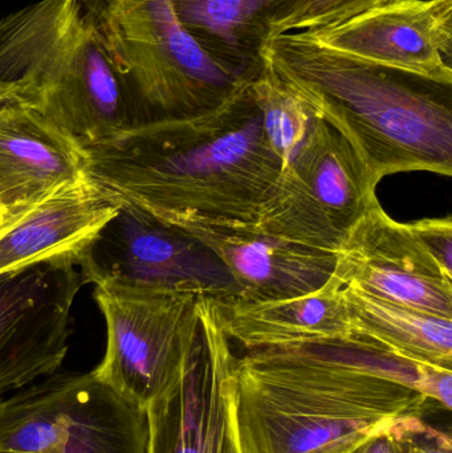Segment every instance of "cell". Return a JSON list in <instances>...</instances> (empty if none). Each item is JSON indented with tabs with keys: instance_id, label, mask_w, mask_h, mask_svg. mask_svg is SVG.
Instances as JSON below:
<instances>
[{
	"instance_id": "1",
	"label": "cell",
	"mask_w": 452,
	"mask_h": 453,
	"mask_svg": "<svg viewBox=\"0 0 452 453\" xmlns=\"http://www.w3.org/2000/svg\"><path fill=\"white\" fill-rule=\"evenodd\" d=\"M451 370L350 338L249 350L234 365L243 453H341L427 404L451 411Z\"/></svg>"
},
{
	"instance_id": "2",
	"label": "cell",
	"mask_w": 452,
	"mask_h": 453,
	"mask_svg": "<svg viewBox=\"0 0 452 453\" xmlns=\"http://www.w3.org/2000/svg\"><path fill=\"white\" fill-rule=\"evenodd\" d=\"M81 148L106 201L172 226L257 225L284 172L249 88L212 113L137 122Z\"/></svg>"
},
{
	"instance_id": "3",
	"label": "cell",
	"mask_w": 452,
	"mask_h": 453,
	"mask_svg": "<svg viewBox=\"0 0 452 453\" xmlns=\"http://www.w3.org/2000/svg\"><path fill=\"white\" fill-rule=\"evenodd\" d=\"M262 58L377 182L401 173L451 177L452 85L350 58L304 31L271 37Z\"/></svg>"
},
{
	"instance_id": "4",
	"label": "cell",
	"mask_w": 452,
	"mask_h": 453,
	"mask_svg": "<svg viewBox=\"0 0 452 453\" xmlns=\"http://www.w3.org/2000/svg\"><path fill=\"white\" fill-rule=\"evenodd\" d=\"M0 81L71 134L97 142L137 124L132 97L80 0H40L0 20Z\"/></svg>"
},
{
	"instance_id": "5",
	"label": "cell",
	"mask_w": 452,
	"mask_h": 453,
	"mask_svg": "<svg viewBox=\"0 0 452 453\" xmlns=\"http://www.w3.org/2000/svg\"><path fill=\"white\" fill-rule=\"evenodd\" d=\"M138 114L150 119L212 113L249 89L259 72L218 60L182 26L172 0H80Z\"/></svg>"
},
{
	"instance_id": "6",
	"label": "cell",
	"mask_w": 452,
	"mask_h": 453,
	"mask_svg": "<svg viewBox=\"0 0 452 453\" xmlns=\"http://www.w3.org/2000/svg\"><path fill=\"white\" fill-rule=\"evenodd\" d=\"M146 410L92 372H55L0 399V452L146 453Z\"/></svg>"
},
{
	"instance_id": "7",
	"label": "cell",
	"mask_w": 452,
	"mask_h": 453,
	"mask_svg": "<svg viewBox=\"0 0 452 453\" xmlns=\"http://www.w3.org/2000/svg\"><path fill=\"white\" fill-rule=\"evenodd\" d=\"M92 284L106 327L92 372L146 410L174 382L198 335V296L111 279Z\"/></svg>"
},
{
	"instance_id": "8",
	"label": "cell",
	"mask_w": 452,
	"mask_h": 453,
	"mask_svg": "<svg viewBox=\"0 0 452 453\" xmlns=\"http://www.w3.org/2000/svg\"><path fill=\"white\" fill-rule=\"evenodd\" d=\"M199 333L174 382L146 407V453H243L234 414L236 357L214 298L199 296Z\"/></svg>"
},
{
	"instance_id": "9",
	"label": "cell",
	"mask_w": 452,
	"mask_h": 453,
	"mask_svg": "<svg viewBox=\"0 0 452 453\" xmlns=\"http://www.w3.org/2000/svg\"><path fill=\"white\" fill-rule=\"evenodd\" d=\"M84 273L53 261L0 276V399L55 374L68 354Z\"/></svg>"
},
{
	"instance_id": "10",
	"label": "cell",
	"mask_w": 452,
	"mask_h": 453,
	"mask_svg": "<svg viewBox=\"0 0 452 453\" xmlns=\"http://www.w3.org/2000/svg\"><path fill=\"white\" fill-rule=\"evenodd\" d=\"M80 268L87 284L111 279L217 300L239 293L222 261L198 239L124 207H119Z\"/></svg>"
},
{
	"instance_id": "11",
	"label": "cell",
	"mask_w": 452,
	"mask_h": 453,
	"mask_svg": "<svg viewBox=\"0 0 452 453\" xmlns=\"http://www.w3.org/2000/svg\"><path fill=\"white\" fill-rule=\"evenodd\" d=\"M336 272L345 284L419 311L452 317V271L410 223L385 212L379 201L342 234Z\"/></svg>"
},
{
	"instance_id": "12",
	"label": "cell",
	"mask_w": 452,
	"mask_h": 453,
	"mask_svg": "<svg viewBox=\"0 0 452 453\" xmlns=\"http://www.w3.org/2000/svg\"><path fill=\"white\" fill-rule=\"evenodd\" d=\"M304 32L350 58L452 85V0H395Z\"/></svg>"
},
{
	"instance_id": "13",
	"label": "cell",
	"mask_w": 452,
	"mask_h": 453,
	"mask_svg": "<svg viewBox=\"0 0 452 453\" xmlns=\"http://www.w3.org/2000/svg\"><path fill=\"white\" fill-rule=\"evenodd\" d=\"M119 214L88 180L63 186L34 203L4 212L0 276L53 261L81 264Z\"/></svg>"
},
{
	"instance_id": "14",
	"label": "cell",
	"mask_w": 452,
	"mask_h": 453,
	"mask_svg": "<svg viewBox=\"0 0 452 453\" xmlns=\"http://www.w3.org/2000/svg\"><path fill=\"white\" fill-rule=\"evenodd\" d=\"M206 245L249 301L284 300L320 289L334 273L336 252L276 239L257 225L177 226Z\"/></svg>"
},
{
	"instance_id": "15",
	"label": "cell",
	"mask_w": 452,
	"mask_h": 453,
	"mask_svg": "<svg viewBox=\"0 0 452 453\" xmlns=\"http://www.w3.org/2000/svg\"><path fill=\"white\" fill-rule=\"evenodd\" d=\"M87 180L79 141L21 101L0 104V210L15 211Z\"/></svg>"
},
{
	"instance_id": "16",
	"label": "cell",
	"mask_w": 452,
	"mask_h": 453,
	"mask_svg": "<svg viewBox=\"0 0 452 453\" xmlns=\"http://www.w3.org/2000/svg\"><path fill=\"white\" fill-rule=\"evenodd\" d=\"M344 282L334 272L316 292L284 300L214 298L228 340L247 350L275 346L344 342L350 340L342 303Z\"/></svg>"
},
{
	"instance_id": "17",
	"label": "cell",
	"mask_w": 452,
	"mask_h": 453,
	"mask_svg": "<svg viewBox=\"0 0 452 453\" xmlns=\"http://www.w3.org/2000/svg\"><path fill=\"white\" fill-rule=\"evenodd\" d=\"M341 297L350 338L421 366L452 372V317L385 300L353 284L342 287Z\"/></svg>"
},
{
	"instance_id": "18",
	"label": "cell",
	"mask_w": 452,
	"mask_h": 453,
	"mask_svg": "<svg viewBox=\"0 0 452 453\" xmlns=\"http://www.w3.org/2000/svg\"><path fill=\"white\" fill-rule=\"evenodd\" d=\"M291 165L341 234L379 202L376 191L379 183L363 159L340 133L318 116Z\"/></svg>"
},
{
	"instance_id": "19",
	"label": "cell",
	"mask_w": 452,
	"mask_h": 453,
	"mask_svg": "<svg viewBox=\"0 0 452 453\" xmlns=\"http://www.w3.org/2000/svg\"><path fill=\"white\" fill-rule=\"evenodd\" d=\"M305 0H172L188 34L218 60L259 72L273 29Z\"/></svg>"
},
{
	"instance_id": "20",
	"label": "cell",
	"mask_w": 452,
	"mask_h": 453,
	"mask_svg": "<svg viewBox=\"0 0 452 453\" xmlns=\"http://www.w3.org/2000/svg\"><path fill=\"white\" fill-rule=\"evenodd\" d=\"M249 95L259 111L268 143L287 169L302 148L316 114L264 60L249 85Z\"/></svg>"
},
{
	"instance_id": "21",
	"label": "cell",
	"mask_w": 452,
	"mask_h": 453,
	"mask_svg": "<svg viewBox=\"0 0 452 453\" xmlns=\"http://www.w3.org/2000/svg\"><path fill=\"white\" fill-rule=\"evenodd\" d=\"M390 2L395 0H305L275 27L272 36L326 28Z\"/></svg>"
},
{
	"instance_id": "22",
	"label": "cell",
	"mask_w": 452,
	"mask_h": 453,
	"mask_svg": "<svg viewBox=\"0 0 452 453\" xmlns=\"http://www.w3.org/2000/svg\"><path fill=\"white\" fill-rule=\"evenodd\" d=\"M410 418H403L377 431L356 444L347 453H410Z\"/></svg>"
},
{
	"instance_id": "23",
	"label": "cell",
	"mask_w": 452,
	"mask_h": 453,
	"mask_svg": "<svg viewBox=\"0 0 452 453\" xmlns=\"http://www.w3.org/2000/svg\"><path fill=\"white\" fill-rule=\"evenodd\" d=\"M413 228L429 248L430 252L452 271V219L446 218H425L411 222Z\"/></svg>"
},
{
	"instance_id": "24",
	"label": "cell",
	"mask_w": 452,
	"mask_h": 453,
	"mask_svg": "<svg viewBox=\"0 0 452 453\" xmlns=\"http://www.w3.org/2000/svg\"><path fill=\"white\" fill-rule=\"evenodd\" d=\"M410 453H452L451 436L426 425L421 417L410 418Z\"/></svg>"
},
{
	"instance_id": "25",
	"label": "cell",
	"mask_w": 452,
	"mask_h": 453,
	"mask_svg": "<svg viewBox=\"0 0 452 453\" xmlns=\"http://www.w3.org/2000/svg\"><path fill=\"white\" fill-rule=\"evenodd\" d=\"M3 217H4V211H2V210H0V222H2Z\"/></svg>"
},
{
	"instance_id": "26",
	"label": "cell",
	"mask_w": 452,
	"mask_h": 453,
	"mask_svg": "<svg viewBox=\"0 0 452 453\" xmlns=\"http://www.w3.org/2000/svg\"><path fill=\"white\" fill-rule=\"evenodd\" d=\"M349 449H348V451H349ZM348 451H345V452H341V453H347Z\"/></svg>"
},
{
	"instance_id": "27",
	"label": "cell",
	"mask_w": 452,
	"mask_h": 453,
	"mask_svg": "<svg viewBox=\"0 0 452 453\" xmlns=\"http://www.w3.org/2000/svg\"><path fill=\"white\" fill-rule=\"evenodd\" d=\"M0 453H11V452H0Z\"/></svg>"
}]
</instances>
